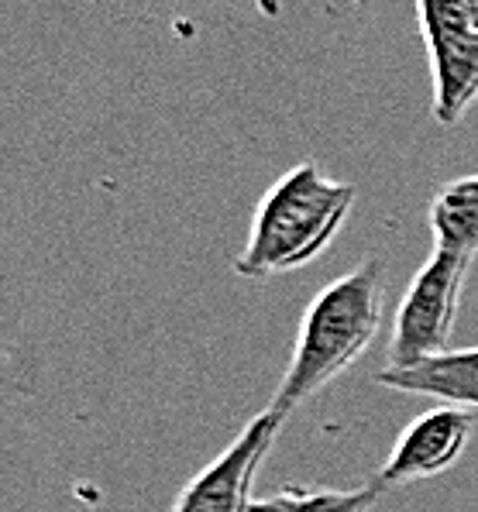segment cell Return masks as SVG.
Here are the masks:
<instances>
[{"label": "cell", "instance_id": "9", "mask_svg": "<svg viewBox=\"0 0 478 512\" xmlns=\"http://www.w3.org/2000/svg\"><path fill=\"white\" fill-rule=\"evenodd\" d=\"M382 485L365 482L358 488H300L286 485L269 499H255L248 512H372Z\"/></svg>", "mask_w": 478, "mask_h": 512}, {"label": "cell", "instance_id": "8", "mask_svg": "<svg viewBox=\"0 0 478 512\" xmlns=\"http://www.w3.org/2000/svg\"><path fill=\"white\" fill-rule=\"evenodd\" d=\"M430 231L441 251L472 258L478 255V176L444 183L430 200Z\"/></svg>", "mask_w": 478, "mask_h": 512}, {"label": "cell", "instance_id": "6", "mask_svg": "<svg viewBox=\"0 0 478 512\" xmlns=\"http://www.w3.org/2000/svg\"><path fill=\"white\" fill-rule=\"evenodd\" d=\"M472 430H475L472 409L441 403L399 433L393 454L375 471V482L382 488H399V485L423 482V478L444 475L468 451Z\"/></svg>", "mask_w": 478, "mask_h": 512}, {"label": "cell", "instance_id": "7", "mask_svg": "<svg viewBox=\"0 0 478 512\" xmlns=\"http://www.w3.org/2000/svg\"><path fill=\"white\" fill-rule=\"evenodd\" d=\"M379 382L410 396H430L448 406L478 409V348L444 351L410 368H382Z\"/></svg>", "mask_w": 478, "mask_h": 512}, {"label": "cell", "instance_id": "3", "mask_svg": "<svg viewBox=\"0 0 478 512\" xmlns=\"http://www.w3.org/2000/svg\"><path fill=\"white\" fill-rule=\"evenodd\" d=\"M468 265H472L468 258L434 248V255L413 275L393 320L389 368H410L448 351L454 324H458Z\"/></svg>", "mask_w": 478, "mask_h": 512}, {"label": "cell", "instance_id": "2", "mask_svg": "<svg viewBox=\"0 0 478 512\" xmlns=\"http://www.w3.org/2000/svg\"><path fill=\"white\" fill-rule=\"evenodd\" d=\"M355 200L358 189L351 183L327 179L317 162H300L265 193L234 272L241 279H269L310 265L341 234Z\"/></svg>", "mask_w": 478, "mask_h": 512}, {"label": "cell", "instance_id": "10", "mask_svg": "<svg viewBox=\"0 0 478 512\" xmlns=\"http://www.w3.org/2000/svg\"><path fill=\"white\" fill-rule=\"evenodd\" d=\"M465 4L472 7V11H478V0H465Z\"/></svg>", "mask_w": 478, "mask_h": 512}, {"label": "cell", "instance_id": "4", "mask_svg": "<svg viewBox=\"0 0 478 512\" xmlns=\"http://www.w3.org/2000/svg\"><path fill=\"white\" fill-rule=\"evenodd\" d=\"M434 73V121L454 128L478 97V11L465 0H417Z\"/></svg>", "mask_w": 478, "mask_h": 512}, {"label": "cell", "instance_id": "1", "mask_svg": "<svg viewBox=\"0 0 478 512\" xmlns=\"http://www.w3.org/2000/svg\"><path fill=\"white\" fill-rule=\"evenodd\" d=\"M382 327V262L368 258L358 269L324 286L307 306L296 334V348L282 375L269 413L286 420L296 406L348 372L368 351Z\"/></svg>", "mask_w": 478, "mask_h": 512}, {"label": "cell", "instance_id": "5", "mask_svg": "<svg viewBox=\"0 0 478 512\" xmlns=\"http://www.w3.org/2000/svg\"><path fill=\"white\" fill-rule=\"evenodd\" d=\"M282 423L286 420L272 416L269 409H265L262 416H255V420L231 440V447H227L224 454H217L197 478L186 482L172 512H248L252 509L255 475H258V468H262V461L269 458Z\"/></svg>", "mask_w": 478, "mask_h": 512}]
</instances>
